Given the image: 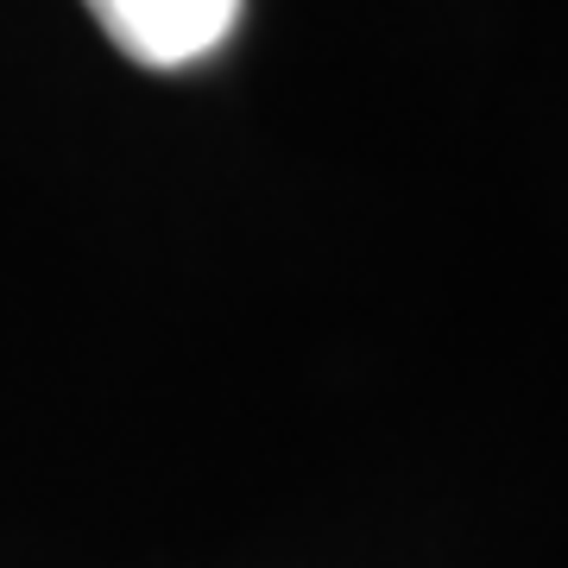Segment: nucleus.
I'll use <instances>...</instances> for the list:
<instances>
[{
	"label": "nucleus",
	"instance_id": "f257e3e1",
	"mask_svg": "<svg viewBox=\"0 0 568 568\" xmlns=\"http://www.w3.org/2000/svg\"><path fill=\"white\" fill-rule=\"evenodd\" d=\"M95 26L145 70H183V63L222 51L241 26L246 0H82Z\"/></svg>",
	"mask_w": 568,
	"mask_h": 568
}]
</instances>
